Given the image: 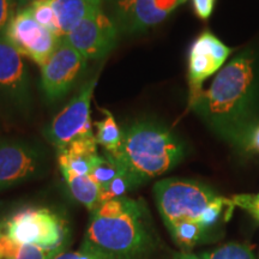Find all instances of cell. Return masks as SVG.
I'll return each mask as SVG.
<instances>
[{
	"mask_svg": "<svg viewBox=\"0 0 259 259\" xmlns=\"http://www.w3.org/2000/svg\"><path fill=\"white\" fill-rule=\"evenodd\" d=\"M191 109L222 141L242 150L259 124V51L246 48L226 64Z\"/></svg>",
	"mask_w": 259,
	"mask_h": 259,
	"instance_id": "obj_1",
	"label": "cell"
},
{
	"mask_svg": "<svg viewBox=\"0 0 259 259\" xmlns=\"http://www.w3.org/2000/svg\"><path fill=\"white\" fill-rule=\"evenodd\" d=\"M153 247L147 206L128 197L94 210L80 251L102 259H142Z\"/></svg>",
	"mask_w": 259,
	"mask_h": 259,
	"instance_id": "obj_2",
	"label": "cell"
},
{
	"mask_svg": "<svg viewBox=\"0 0 259 259\" xmlns=\"http://www.w3.org/2000/svg\"><path fill=\"white\" fill-rule=\"evenodd\" d=\"M122 131L120 148L107 154L120 164L136 187L173 169L186 156L183 139L160 121L136 120Z\"/></svg>",
	"mask_w": 259,
	"mask_h": 259,
	"instance_id": "obj_3",
	"label": "cell"
},
{
	"mask_svg": "<svg viewBox=\"0 0 259 259\" xmlns=\"http://www.w3.org/2000/svg\"><path fill=\"white\" fill-rule=\"evenodd\" d=\"M0 238L18 245L65 251L69 227L60 213L50 208H24L0 223Z\"/></svg>",
	"mask_w": 259,
	"mask_h": 259,
	"instance_id": "obj_4",
	"label": "cell"
},
{
	"mask_svg": "<svg viewBox=\"0 0 259 259\" xmlns=\"http://www.w3.org/2000/svg\"><path fill=\"white\" fill-rule=\"evenodd\" d=\"M154 194L167 228L183 220L199 222L204 210L220 197L205 184L177 178L157 181Z\"/></svg>",
	"mask_w": 259,
	"mask_h": 259,
	"instance_id": "obj_5",
	"label": "cell"
},
{
	"mask_svg": "<svg viewBox=\"0 0 259 259\" xmlns=\"http://www.w3.org/2000/svg\"><path fill=\"white\" fill-rule=\"evenodd\" d=\"M187 0H106L102 9L120 35L142 34L163 23Z\"/></svg>",
	"mask_w": 259,
	"mask_h": 259,
	"instance_id": "obj_6",
	"label": "cell"
},
{
	"mask_svg": "<svg viewBox=\"0 0 259 259\" xmlns=\"http://www.w3.org/2000/svg\"><path fill=\"white\" fill-rule=\"evenodd\" d=\"M96 83L97 77L87 80L77 95L54 116L44 131L45 137L57 150L65 148L76 139L95 136L90 120V106Z\"/></svg>",
	"mask_w": 259,
	"mask_h": 259,
	"instance_id": "obj_7",
	"label": "cell"
},
{
	"mask_svg": "<svg viewBox=\"0 0 259 259\" xmlns=\"http://www.w3.org/2000/svg\"><path fill=\"white\" fill-rule=\"evenodd\" d=\"M4 37L22 56L40 67L53 54L61 40L53 31L38 24L29 8L16 11L5 29Z\"/></svg>",
	"mask_w": 259,
	"mask_h": 259,
	"instance_id": "obj_8",
	"label": "cell"
},
{
	"mask_svg": "<svg viewBox=\"0 0 259 259\" xmlns=\"http://www.w3.org/2000/svg\"><path fill=\"white\" fill-rule=\"evenodd\" d=\"M87 66L88 59L61 38L57 50L41 66V89L48 101L56 102L66 96Z\"/></svg>",
	"mask_w": 259,
	"mask_h": 259,
	"instance_id": "obj_9",
	"label": "cell"
},
{
	"mask_svg": "<svg viewBox=\"0 0 259 259\" xmlns=\"http://www.w3.org/2000/svg\"><path fill=\"white\" fill-rule=\"evenodd\" d=\"M119 30L102 6L94 9L76 28L63 37L88 60L102 59L118 45Z\"/></svg>",
	"mask_w": 259,
	"mask_h": 259,
	"instance_id": "obj_10",
	"label": "cell"
},
{
	"mask_svg": "<svg viewBox=\"0 0 259 259\" xmlns=\"http://www.w3.org/2000/svg\"><path fill=\"white\" fill-rule=\"evenodd\" d=\"M45 164L46 156L37 145L19 139L0 141V191L35 179Z\"/></svg>",
	"mask_w": 259,
	"mask_h": 259,
	"instance_id": "obj_11",
	"label": "cell"
},
{
	"mask_svg": "<svg viewBox=\"0 0 259 259\" xmlns=\"http://www.w3.org/2000/svg\"><path fill=\"white\" fill-rule=\"evenodd\" d=\"M231 53V48L227 47L210 30L203 31L192 42L189 51L187 67L190 103H192L203 92V83L222 69Z\"/></svg>",
	"mask_w": 259,
	"mask_h": 259,
	"instance_id": "obj_12",
	"label": "cell"
},
{
	"mask_svg": "<svg viewBox=\"0 0 259 259\" xmlns=\"http://www.w3.org/2000/svg\"><path fill=\"white\" fill-rule=\"evenodd\" d=\"M0 97L23 113L31 107L30 76L24 57L4 36H0Z\"/></svg>",
	"mask_w": 259,
	"mask_h": 259,
	"instance_id": "obj_13",
	"label": "cell"
},
{
	"mask_svg": "<svg viewBox=\"0 0 259 259\" xmlns=\"http://www.w3.org/2000/svg\"><path fill=\"white\" fill-rule=\"evenodd\" d=\"M95 136L79 138L58 150L59 168L69 169L78 176H89L96 158L99 157Z\"/></svg>",
	"mask_w": 259,
	"mask_h": 259,
	"instance_id": "obj_14",
	"label": "cell"
},
{
	"mask_svg": "<svg viewBox=\"0 0 259 259\" xmlns=\"http://www.w3.org/2000/svg\"><path fill=\"white\" fill-rule=\"evenodd\" d=\"M59 24V36L63 38L78 25L99 5L90 0H51Z\"/></svg>",
	"mask_w": 259,
	"mask_h": 259,
	"instance_id": "obj_15",
	"label": "cell"
},
{
	"mask_svg": "<svg viewBox=\"0 0 259 259\" xmlns=\"http://www.w3.org/2000/svg\"><path fill=\"white\" fill-rule=\"evenodd\" d=\"M65 183L67 184L73 198L83 204L90 211L99 208L100 202V186L89 176H78L69 169L60 168Z\"/></svg>",
	"mask_w": 259,
	"mask_h": 259,
	"instance_id": "obj_16",
	"label": "cell"
},
{
	"mask_svg": "<svg viewBox=\"0 0 259 259\" xmlns=\"http://www.w3.org/2000/svg\"><path fill=\"white\" fill-rule=\"evenodd\" d=\"M102 113L105 114L103 119L94 124L96 127L95 139L97 144L105 149L106 153H115L121 145L124 131L119 127L112 112L102 109Z\"/></svg>",
	"mask_w": 259,
	"mask_h": 259,
	"instance_id": "obj_17",
	"label": "cell"
},
{
	"mask_svg": "<svg viewBox=\"0 0 259 259\" xmlns=\"http://www.w3.org/2000/svg\"><path fill=\"white\" fill-rule=\"evenodd\" d=\"M171 238L183 248H192L194 245L202 241L206 229L198 221L183 220L168 227Z\"/></svg>",
	"mask_w": 259,
	"mask_h": 259,
	"instance_id": "obj_18",
	"label": "cell"
},
{
	"mask_svg": "<svg viewBox=\"0 0 259 259\" xmlns=\"http://www.w3.org/2000/svg\"><path fill=\"white\" fill-rule=\"evenodd\" d=\"M4 255L3 259H53L63 251L45 250L34 245L14 244L8 239L0 238Z\"/></svg>",
	"mask_w": 259,
	"mask_h": 259,
	"instance_id": "obj_19",
	"label": "cell"
},
{
	"mask_svg": "<svg viewBox=\"0 0 259 259\" xmlns=\"http://www.w3.org/2000/svg\"><path fill=\"white\" fill-rule=\"evenodd\" d=\"M122 171L124 170L120 164L111 155L103 151V154L99 155V157L96 158L89 177L100 186V189H102L108 185L112 180H114L116 177L120 176Z\"/></svg>",
	"mask_w": 259,
	"mask_h": 259,
	"instance_id": "obj_20",
	"label": "cell"
},
{
	"mask_svg": "<svg viewBox=\"0 0 259 259\" xmlns=\"http://www.w3.org/2000/svg\"><path fill=\"white\" fill-rule=\"evenodd\" d=\"M28 8L30 9L32 17L38 24L47 28L48 30L53 31L54 34L59 36V24H58L57 15L51 4V0H36Z\"/></svg>",
	"mask_w": 259,
	"mask_h": 259,
	"instance_id": "obj_21",
	"label": "cell"
},
{
	"mask_svg": "<svg viewBox=\"0 0 259 259\" xmlns=\"http://www.w3.org/2000/svg\"><path fill=\"white\" fill-rule=\"evenodd\" d=\"M134 187H136L134 181L125 171H122L120 176H118L114 180H112L108 185L100 189L99 202L100 204H102L108 202V200L121 198V197H125L127 191L132 190Z\"/></svg>",
	"mask_w": 259,
	"mask_h": 259,
	"instance_id": "obj_22",
	"label": "cell"
},
{
	"mask_svg": "<svg viewBox=\"0 0 259 259\" xmlns=\"http://www.w3.org/2000/svg\"><path fill=\"white\" fill-rule=\"evenodd\" d=\"M203 259H255L247 246L241 244H227L211 252L200 255Z\"/></svg>",
	"mask_w": 259,
	"mask_h": 259,
	"instance_id": "obj_23",
	"label": "cell"
},
{
	"mask_svg": "<svg viewBox=\"0 0 259 259\" xmlns=\"http://www.w3.org/2000/svg\"><path fill=\"white\" fill-rule=\"evenodd\" d=\"M232 202L234 206L244 209L245 211L250 213L252 218L259 221V193L235 194V196H233Z\"/></svg>",
	"mask_w": 259,
	"mask_h": 259,
	"instance_id": "obj_24",
	"label": "cell"
},
{
	"mask_svg": "<svg viewBox=\"0 0 259 259\" xmlns=\"http://www.w3.org/2000/svg\"><path fill=\"white\" fill-rule=\"evenodd\" d=\"M16 6L15 0H0V36H4L9 22L16 14Z\"/></svg>",
	"mask_w": 259,
	"mask_h": 259,
	"instance_id": "obj_25",
	"label": "cell"
},
{
	"mask_svg": "<svg viewBox=\"0 0 259 259\" xmlns=\"http://www.w3.org/2000/svg\"><path fill=\"white\" fill-rule=\"evenodd\" d=\"M194 15L202 21H208L215 9L216 0H191Z\"/></svg>",
	"mask_w": 259,
	"mask_h": 259,
	"instance_id": "obj_26",
	"label": "cell"
},
{
	"mask_svg": "<svg viewBox=\"0 0 259 259\" xmlns=\"http://www.w3.org/2000/svg\"><path fill=\"white\" fill-rule=\"evenodd\" d=\"M248 154L259 155V124L254 126L253 128L248 132L247 137H246L244 145H242V150Z\"/></svg>",
	"mask_w": 259,
	"mask_h": 259,
	"instance_id": "obj_27",
	"label": "cell"
},
{
	"mask_svg": "<svg viewBox=\"0 0 259 259\" xmlns=\"http://www.w3.org/2000/svg\"><path fill=\"white\" fill-rule=\"evenodd\" d=\"M53 259H102L97 255L87 253L84 251L78 252H70V251H63L58 253Z\"/></svg>",
	"mask_w": 259,
	"mask_h": 259,
	"instance_id": "obj_28",
	"label": "cell"
},
{
	"mask_svg": "<svg viewBox=\"0 0 259 259\" xmlns=\"http://www.w3.org/2000/svg\"><path fill=\"white\" fill-rule=\"evenodd\" d=\"M173 259H203L200 255H196L193 253H189V252H180L174 255Z\"/></svg>",
	"mask_w": 259,
	"mask_h": 259,
	"instance_id": "obj_29",
	"label": "cell"
},
{
	"mask_svg": "<svg viewBox=\"0 0 259 259\" xmlns=\"http://www.w3.org/2000/svg\"><path fill=\"white\" fill-rule=\"evenodd\" d=\"M34 2H36V0H15L16 5L18 6V9H23V8H28L29 5L32 4Z\"/></svg>",
	"mask_w": 259,
	"mask_h": 259,
	"instance_id": "obj_30",
	"label": "cell"
},
{
	"mask_svg": "<svg viewBox=\"0 0 259 259\" xmlns=\"http://www.w3.org/2000/svg\"><path fill=\"white\" fill-rule=\"evenodd\" d=\"M90 2H93L94 4H96V5H99V6H102L103 3H105L106 0H90Z\"/></svg>",
	"mask_w": 259,
	"mask_h": 259,
	"instance_id": "obj_31",
	"label": "cell"
},
{
	"mask_svg": "<svg viewBox=\"0 0 259 259\" xmlns=\"http://www.w3.org/2000/svg\"><path fill=\"white\" fill-rule=\"evenodd\" d=\"M3 255H4V250H3V245L0 242V259H3Z\"/></svg>",
	"mask_w": 259,
	"mask_h": 259,
	"instance_id": "obj_32",
	"label": "cell"
}]
</instances>
